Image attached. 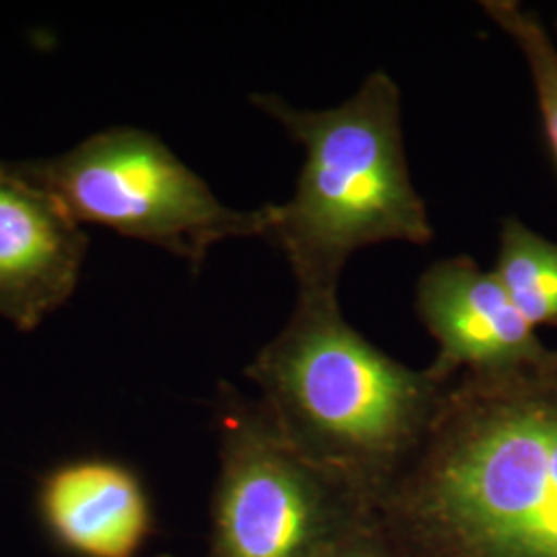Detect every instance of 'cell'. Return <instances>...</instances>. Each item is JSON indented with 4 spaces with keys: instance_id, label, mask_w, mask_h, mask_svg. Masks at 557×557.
<instances>
[{
    "instance_id": "obj_9",
    "label": "cell",
    "mask_w": 557,
    "mask_h": 557,
    "mask_svg": "<svg viewBox=\"0 0 557 557\" xmlns=\"http://www.w3.org/2000/svg\"><path fill=\"white\" fill-rule=\"evenodd\" d=\"M494 273L533 329L557 324V244L508 220L502 225Z\"/></svg>"
},
{
    "instance_id": "obj_4",
    "label": "cell",
    "mask_w": 557,
    "mask_h": 557,
    "mask_svg": "<svg viewBox=\"0 0 557 557\" xmlns=\"http://www.w3.org/2000/svg\"><path fill=\"white\" fill-rule=\"evenodd\" d=\"M21 165L81 225L156 244L195 269L218 242L267 238L273 220L271 205L257 211L225 207L165 143L133 126L106 128L62 156Z\"/></svg>"
},
{
    "instance_id": "obj_1",
    "label": "cell",
    "mask_w": 557,
    "mask_h": 557,
    "mask_svg": "<svg viewBox=\"0 0 557 557\" xmlns=\"http://www.w3.org/2000/svg\"><path fill=\"white\" fill-rule=\"evenodd\" d=\"M255 101L306 149L296 195L271 205L267 234L292 262L299 298L337 296L338 275L359 248L432 242L434 230L405 160L400 94L386 73L370 75L333 110H296L275 96Z\"/></svg>"
},
{
    "instance_id": "obj_11",
    "label": "cell",
    "mask_w": 557,
    "mask_h": 557,
    "mask_svg": "<svg viewBox=\"0 0 557 557\" xmlns=\"http://www.w3.org/2000/svg\"><path fill=\"white\" fill-rule=\"evenodd\" d=\"M324 557H379L374 556V554H370V552H366V549H343V552H337V554H331V556Z\"/></svg>"
},
{
    "instance_id": "obj_8",
    "label": "cell",
    "mask_w": 557,
    "mask_h": 557,
    "mask_svg": "<svg viewBox=\"0 0 557 557\" xmlns=\"http://www.w3.org/2000/svg\"><path fill=\"white\" fill-rule=\"evenodd\" d=\"M40 510L52 537L79 557H135L149 531L139 478L108 458H79L44 479Z\"/></svg>"
},
{
    "instance_id": "obj_6",
    "label": "cell",
    "mask_w": 557,
    "mask_h": 557,
    "mask_svg": "<svg viewBox=\"0 0 557 557\" xmlns=\"http://www.w3.org/2000/svg\"><path fill=\"white\" fill-rule=\"evenodd\" d=\"M87 236L21 163L0 161V317L34 331L79 283Z\"/></svg>"
},
{
    "instance_id": "obj_10",
    "label": "cell",
    "mask_w": 557,
    "mask_h": 557,
    "mask_svg": "<svg viewBox=\"0 0 557 557\" xmlns=\"http://www.w3.org/2000/svg\"><path fill=\"white\" fill-rule=\"evenodd\" d=\"M483 9L504 32L517 40L520 50L524 52L535 81L545 133L557 160V48L537 17L522 11L517 2L487 0L483 2Z\"/></svg>"
},
{
    "instance_id": "obj_7",
    "label": "cell",
    "mask_w": 557,
    "mask_h": 557,
    "mask_svg": "<svg viewBox=\"0 0 557 557\" xmlns=\"http://www.w3.org/2000/svg\"><path fill=\"white\" fill-rule=\"evenodd\" d=\"M418 312L438 338V374L471 368L485 380H508L556 359L541 347L496 273L467 257L442 260L421 277Z\"/></svg>"
},
{
    "instance_id": "obj_5",
    "label": "cell",
    "mask_w": 557,
    "mask_h": 557,
    "mask_svg": "<svg viewBox=\"0 0 557 557\" xmlns=\"http://www.w3.org/2000/svg\"><path fill=\"white\" fill-rule=\"evenodd\" d=\"M331 508L283 432L238 419L225 440L213 557H324Z\"/></svg>"
},
{
    "instance_id": "obj_2",
    "label": "cell",
    "mask_w": 557,
    "mask_h": 557,
    "mask_svg": "<svg viewBox=\"0 0 557 557\" xmlns=\"http://www.w3.org/2000/svg\"><path fill=\"white\" fill-rule=\"evenodd\" d=\"M444 557H557V398L487 380L440 423L413 487Z\"/></svg>"
},
{
    "instance_id": "obj_3",
    "label": "cell",
    "mask_w": 557,
    "mask_h": 557,
    "mask_svg": "<svg viewBox=\"0 0 557 557\" xmlns=\"http://www.w3.org/2000/svg\"><path fill=\"white\" fill-rule=\"evenodd\" d=\"M273 398L287 438L341 462H384L418 436L432 376L407 370L356 333L337 296L299 298L287 329L252 372Z\"/></svg>"
}]
</instances>
